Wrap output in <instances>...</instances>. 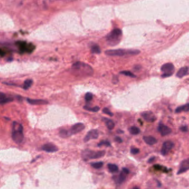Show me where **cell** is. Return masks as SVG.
I'll return each mask as SVG.
<instances>
[{
  "label": "cell",
  "mask_w": 189,
  "mask_h": 189,
  "mask_svg": "<svg viewBox=\"0 0 189 189\" xmlns=\"http://www.w3.org/2000/svg\"><path fill=\"white\" fill-rule=\"evenodd\" d=\"M139 189V187H133V189Z\"/></svg>",
  "instance_id": "74e56055"
},
{
  "label": "cell",
  "mask_w": 189,
  "mask_h": 189,
  "mask_svg": "<svg viewBox=\"0 0 189 189\" xmlns=\"http://www.w3.org/2000/svg\"><path fill=\"white\" fill-rule=\"evenodd\" d=\"M108 168L109 172L112 173L116 172L118 171V167L116 164H109L108 165Z\"/></svg>",
  "instance_id": "cb8c5ba5"
},
{
  "label": "cell",
  "mask_w": 189,
  "mask_h": 189,
  "mask_svg": "<svg viewBox=\"0 0 189 189\" xmlns=\"http://www.w3.org/2000/svg\"><path fill=\"white\" fill-rule=\"evenodd\" d=\"M93 94L90 93V92H88L85 95V100L87 102L92 101L93 99Z\"/></svg>",
  "instance_id": "f546056e"
},
{
  "label": "cell",
  "mask_w": 189,
  "mask_h": 189,
  "mask_svg": "<svg viewBox=\"0 0 189 189\" xmlns=\"http://www.w3.org/2000/svg\"><path fill=\"white\" fill-rule=\"evenodd\" d=\"M32 84H33V81L32 79H26L24 82V83H23L22 87L25 90H27L32 86Z\"/></svg>",
  "instance_id": "7402d4cb"
},
{
  "label": "cell",
  "mask_w": 189,
  "mask_h": 189,
  "mask_svg": "<svg viewBox=\"0 0 189 189\" xmlns=\"http://www.w3.org/2000/svg\"><path fill=\"white\" fill-rule=\"evenodd\" d=\"M141 116L144 120L148 122L153 123L156 120V116H155L154 113L151 111H144L141 113Z\"/></svg>",
  "instance_id": "4fadbf2b"
},
{
  "label": "cell",
  "mask_w": 189,
  "mask_h": 189,
  "mask_svg": "<svg viewBox=\"0 0 189 189\" xmlns=\"http://www.w3.org/2000/svg\"><path fill=\"white\" fill-rule=\"evenodd\" d=\"M103 163L102 161L97 162V163H94L91 164V166L93 167V168L96 169H100L101 168H102L103 166Z\"/></svg>",
  "instance_id": "83f0119b"
},
{
  "label": "cell",
  "mask_w": 189,
  "mask_h": 189,
  "mask_svg": "<svg viewBox=\"0 0 189 189\" xmlns=\"http://www.w3.org/2000/svg\"><path fill=\"white\" fill-rule=\"evenodd\" d=\"M174 143L172 142V141L168 140V141L164 142V144L161 148V154L164 156L167 155L170 151L174 148Z\"/></svg>",
  "instance_id": "ba28073f"
},
{
  "label": "cell",
  "mask_w": 189,
  "mask_h": 189,
  "mask_svg": "<svg viewBox=\"0 0 189 189\" xmlns=\"http://www.w3.org/2000/svg\"><path fill=\"white\" fill-rule=\"evenodd\" d=\"M42 149L47 153H54L58 150L57 146L52 143H48L43 145L42 147Z\"/></svg>",
  "instance_id": "9a60e30c"
},
{
  "label": "cell",
  "mask_w": 189,
  "mask_h": 189,
  "mask_svg": "<svg viewBox=\"0 0 189 189\" xmlns=\"http://www.w3.org/2000/svg\"><path fill=\"white\" fill-rule=\"evenodd\" d=\"M105 154L106 151L104 150L95 151L86 149L82 153V157L84 160L87 161L90 159H99L103 157Z\"/></svg>",
  "instance_id": "5b68a950"
},
{
  "label": "cell",
  "mask_w": 189,
  "mask_h": 189,
  "mask_svg": "<svg viewBox=\"0 0 189 189\" xmlns=\"http://www.w3.org/2000/svg\"><path fill=\"white\" fill-rule=\"evenodd\" d=\"M180 129L182 132H187V131H188V128L187 126H182V127H180Z\"/></svg>",
  "instance_id": "836d02e7"
},
{
  "label": "cell",
  "mask_w": 189,
  "mask_h": 189,
  "mask_svg": "<svg viewBox=\"0 0 189 189\" xmlns=\"http://www.w3.org/2000/svg\"><path fill=\"white\" fill-rule=\"evenodd\" d=\"M129 174V170L126 168H123V170L121 172L119 175L118 177H116V179H115V181L116 184H121L123 183L126 179V175Z\"/></svg>",
  "instance_id": "30bf717a"
},
{
  "label": "cell",
  "mask_w": 189,
  "mask_h": 189,
  "mask_svg": "<svg viewBox=\"0 0 189 189\" xmlns=\"http://www.w3.org/2000/svg\"><path fill=\"white\" fill-rule=\"evenodd\" d=\"M189 111V103L185 105L184 106H180L177 107L176 110H175V112L177 113H181L182 111Z\"/></svg>",
  "instance_id": "44dd1931"
},
{
  "label": "cell",
  "mask_w": 189,
  "mask_h": 189,
  "mask_svg": "<svg viewBox=\"0 0 189 189\" xmlns=\"http://www.w3.org/2000/svg\"><path fill=\"white\" fill-rule=\"evenodd\" d=\"M98 131L97 129H93L88 132L85 138H84V141L87 142L89 141L91 139H96L98 138Z\"/></svg>",
  "instance_id": "7c38bea8"
},
{
  "label": "cell",
  "mask_w": 189,
  "mask_h": 189,
  "mask_svg": "<svg viewBox=\"0 0 189 189\" xmlns=\"http://www.w3.org/2000/svg\"><path fill=\"white\" fill-rule=\"evenodd\" d=\"M85 128V126L83 123H77L74 125H73V126L71 127L70 130H69V132L70 133V135H72L74 134L78 133L79 132H81L83 130H84Z\"/></svg>",
  "instance_id": "9c48e42d"
},
{
  "label": "cell",
  "mask_w": 189,
  "mask_h": 189,
  "mask_svg": "<svg viewBox=\"0 0 189 189\" xmlns=\"http://www.w3.org/2000/svg\"><path fill=\"white\" fill-rule=\"evenodd\" d=\"M122 38V31L119 28L111 31L106 36V41L108 45L116 46L120 42Z\"/></svg>",
  "instance_id": "7a4b0ae2"
},
{
  "label": "cell",
  "mask_w": 189,
  "mask_h": 189,
  "mask_svg": "<svg viewBox=\"0 0 189 189\" xmlns=\"http://www.w3.org/2000/svg\"><path fill=\"white\" fill-rule=\"evenodd\" d=\"M120 73L123 74V75H125V76H128V77H131V78H135L136 77V76L133 73H131V72H130V71H121V72H120Z\"/></svg>",
  "instance_id": "f1b7e54d"
},
{
  "label": "cell",
  "mask_w": 189,
  "mask_h": 189,
  "mask_svg": "<svg viewBox=\"0 0 189 189\" xmlns=\"http://www.w3.org/2000/svg\"><path fill=\"white\" fill-rule=\"evenodd\" d=\"M103 112L104 113L108 115L109 116H113V113H111V111L108 108H104L103 109Z\"/></svg>",
  "instance_id": "1f68e13d"
},
{
  "label": "cell",
  "mask_w": 189,
  "mask_h": 189,
  "mask_svg": "<svg viewBox=\"0 0 189 189\" xmlns=\"http://www.w3.org/2000/svg\"><path fill=\"white\" fill-rule=\"evenodd\" d=\"M158 130L159 133H160L161 136H166L169 135L172 133V129L170 128L169 127L163 124H160L158 128Z\"/></svg>",
  "instance_id": "5bb4252c"
},
{
  "label": "cell",
  "mask_w": 189,
  "mask_h": 189,
  "mask_svg": "<svg viewBox=\"0 0 189 189\" xmlns=\"http://www.w3.org/2000/svg\"><path fill=\"white\" fill-rule=\"evenodd\" d=\"M18 45L19 47V49L21 50V52H28V53H31L35 48V46L33 45L32 44H29L28 45L26 42H22V41H19L17 42Z\"/></svg>",
  "instance_id": "52a82bcc"
},
{
  "label": "cell",
  "mask_w": 189,
  "mask_h": 189,
  "mask_svg": "<svg viewBox=\"0 0 189 189\" xmlns=\"http://www.w3.org/2000/svg\"><path fill=\"white\" fill-rule=\"evenodd\" d=\"M130 152H131V154H134V155H135V154H138L139 152H140V150H139V149H138V148H132V149L130 150Z\"/></svg>",
  "instance_id": "d6a6232c"
},
{
  "label": "cell",
  "mask_w": 189,
  "mask_h": 189,
  "mask_svg": "<svg viewBox=\"0 0 189 189\" xmlns=\"http://www.w3.org/2000/svg\"><path fill=\"white\" fill-rule=\"evenodd\" d=\"M12 98L6 97V96L3 93L1 92L0 93V102H1V104L3 105L4 104L10 102H12Z\"/></svg>",
  "instance_id": "d6986e66"
},
{
  "label": "cell",
  "mask_w": 189,
  "mask_h": 189,
  "mask_svg": "<svg viewBox=\"0 0 189 189\" xmlns=\"http://www.w3.org/2000/svg\"><path fill=\"white\" fill-rule=\"evenodd\" d=\"M115 140H116V142L119 143H122V141H123L121 138H120L119 137V136H116V137Z\"/></svg>",
  "instance_id": "e575fe53"
},
{
  "label": "cell",
  "mask_w": 189,
  "mask_h": 189,
  "mask_svg": "<svg viewBox=\"0 0 189 189\" xmlns=\"http://www.w3.org/2000/svg\"><path fill=\"white\" fill-rule=\"evenodd\" d=\"M72 71L76 76L88 77L93 74V69L91 66L81 62L74 63L72 66Z\"/></svg>",
  "instance_id": "6da1fadb"
},
{
  "label": "cell",
  "mask_w": 189,
  "mask_h": 189,
  "mask_svg": "<svg viewBox=\"0 0 189 189\" xmlns=\"http://www.w3.org/2000/svg\"><path fill=\"white\" fill-rule=\"evenodd\" d=\"M12 138L17 144L21 143L24 139L22 125L16 121L13 123Z\"/></svg>",
  "instance_id": "3957f363"
},
{
  "label": "cell",
  "mask_w": 189,
  "mask_h": 189,
  "mask_svg": "<svg viewBox=\"0 0 189 189\" xmlns=\"http://www.w3.org/2000/svg\"><path fill=\"white\" fill-rule=\"evenodd\" d=\"M129 131L130 134L132 135H138L140 133V130L139 129V128L136 127V126H131V128L129 129Z\"/></svg>",
  "instance_id": "d4e9b609"
},
{
  "label": "cell",
  "mask_w": 189,
  "mask_h": 189,
  "mask_svg": "<svg viewBox=\"0 0 189 189\" xmlns=\"http://www.w3.org/2000/svg\"><path fill=\"white\" fill-rule=\"evenodd\" d=\"M103 120L104 121L106 126L108 129L113 130L114 128L115 124H114L113 120H111V119H109L106 118H103Z\"/></svg>",
  "instance_id": "ac0fdd59"
},
{
  "label": "cell",
  "mask_w": 189,
  "mask_h": 189,
  "mask_svg": "<svg viewBox=\"0 0 189 189\" xmlns=\"http://www.w3.org/2000/svg\"><path fill=\"white\" fill-rule=\"evenodd\" d=\"M188 72V68L187 67H182L179 69L177 74V76L179 78H182L185 76Z\"/></svg>",
  "instance_id": "ffe728a7"
},
{
  "label": "cell",
  "mask_w": 189,
  "mask_h": 189,
  "mask_svg": "<svg viewBox=\"0 0 189 189\" xmlns=\"http://www.w3.org/2000/svg\"><path fill=\"white\" fill-rule=\"evenodd\" d=\"M140 51L137 50H123V49H118V50H106L105 52L106 55L110 56H123L126 54L130 55H136L138 54Z\"/></svg>",
  "instance_id": "277c9868"
},
{
  "label": "cell",
  "mask_w": 189,
  "mask_h": 189,
  "mask_svg": "<svg viewBox=\"0 0 189 189\" xmlns=\"http://www.w3.org/2000/svg\"><path fill=\"white\" fill-rule=\"evenodd\" d=\"M189 170V158L182 160L180 165L179 170L177 174H182Z\"/></svg>",
  "instance_id": "8fae6325"
},
{
  "label": "cell",
  "mask_w": 189,
  "mask_h": 189,
  "mask_svg": "<svg viewBox=\"0 0 189 189\" xmlns=\"http://www.w3.org/2000/svg\"><path fill=\"white\" fill-rule=\"evenodd\" d=\"M154 159H155V158H151V159L148 161V163H151L152 161H154Z\"/></svg>",
  "instance_id": "d590c367"
},
{
  "label": "cell",
  "mask_w": 189,
  "mask_h": 189,
  "mask_svg": "<svg viewBox=\"0 0 189 189\" xmlns=\"http://www.w3.org/2000/svg\"><path fill=\"white\" fill-rule=\"evenodd\" d=\"M143 140L146 143V144L150 145H153L156 144L157 141H158L156 138H155L153 136H144Z\"/></svg>",
  "instance_id": "e0dca14e"
},
{
  "label": "cell",
  "mask_w": 189,
  "mask_h": 189,
  "mask_svg": "<svg viewBox=\"0 0 189 189\" xmlns=\"http://www.w3.org/2000/svg\"><path fill=\"white\" fill-rule=\"evenodd\" d=\"M83 108L84 109H86L87 111H93V112H97L100 110V108L98 106H96L94 107H90L88 106H84Z\"/></svg>",
  "instance_id": "4316f807"
},
{
  "label": "cell",
  "mask_w": 189,
  "mask_h": 189,
  "mask_svg": "<svg viewBox=\"0 0 189 189\" xmlns=\"http://www.w3.org/2000/svg\"><path fill=\"white\" fill-rule=\"evenodd\" d=\"M117 133H123V131H122V130H117Z\"/></svg>",
  "instance_id": "8d00e7d4"
},
{
  "label": "cell",
  "mask_w": 189,
  "mask_h": 189,
  "mask_svg": "<svg viewBox=\"0 0 189 189\" xmlns=\"http://www.w3.org/2000/svg\"><path fill=\"white\" fill-rule=\"evenodd\" d=\"M59 135L61 138H68L69 136H71L69 130H67L66 129L61 130V131H59Z\"/></svg>",
  "instance_id": "484cf974"
},
{
  "label": "cell",
  "mask_w": 189,
  "mask_h": 189,
  "mask_svg": "<svg viewBox=\"0 0 189 189\" xmlns=\"http://www.w3.org/2000/svg\"><path fill=\"white\" fill-rule=\"evenodd\" d=\"M103 145H104V146H111V143H110L108 141H105V140L102 141L101 142H100L98 144V146L99 147H100V146H103Z\"/></svg>",
  "instance_id": "4dcf8cb0"
},
{
  "label": "cell",
  "mask_w": 189,
  "mask_h": 189,
  "mask_svg": "<svg viewBox=\"0 0 189 189\" xmlns=\"http://www.w3.org/2000/svg\"><path fill=\"white\" fill-rule=\"evenodd\" d=\"M27 101L28 103L32 105H45L48 103L47 101L43 99H32L27 98Z\"/></svg>",
  "instance_id": "2e32d148"
},
{
  "label": "cell",
  "mask_w": 189,
  "mask_h": 189,
  "mask_svg": "<svg viewBox=\"0 0 189 189\" xmlns=\"http://www.w3.org/2000/svg\"><path fill=\"white\" fill-rule=\"evenodd\" d=\"M91 52L93 54H100L101 53V48L97 45H94L91 47Z\"/></svg>",
  "instance_id": "603a6c76"
},
{
  "label": "cell",
  "mask_w": 189,
  "mask_h": 189,
  "mask_svg": "<svg viewBox=\"0 0 189 189\" xmlns=\"http://www.w3.org/2000/svg\"><path fill=\"white\" fill-rule=\"evenodd\" d=\"M174 70V66L171 63L164 64L161 66V71L164 74H162L161 77L163 78L169 77L172 75Z\"/></svg>",
  "instance_id": "8992f818"
}]
</instances>
